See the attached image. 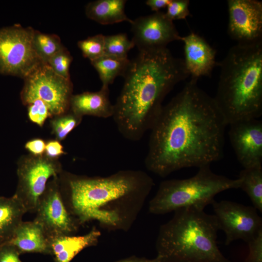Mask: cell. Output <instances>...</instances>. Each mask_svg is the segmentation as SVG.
Returning <instances> with one entry per match:
<instances>
[{"mask_svg": "<svg viewBox=\"0 0 262 262\" xmlns=\"http://www.w3.org/2000/svg\"><path fill=\"white\" fill-rule=\"evenodd\" d=\"M190 79L150 129L146 168L164 178L180 169L211 164L223 154L228 125L213 98Z\"/></svg>", "mask_w": 262, "mask_h": 262, "instance_id": "obj_1", "label": "cell"}, {"mask_svg": "<svg viewBox=\"0 0 262 262\" xmlns=\"http://www.w3.org/2000/svg\"><path fill=\"white\" fill-rule=\"evenodd\" d=\"M61 174V193L70 213L81 225L94 220L108 230H129L154 184L149 175L139 170H120L106 177Z\"/></svg>", "mask_w": 262, "mask_h": 262, "instance_id": "obj_2", "label": "cell"}, {"mask_svg": "<svg viewBox=\"0 0 262 262\" xmlns=\"http://www.w3.org/2000/svg\"><path fill=\"white\" fill-rule=\"evenodd\" d=\"M189 77L183 60L174 57L168 48L139 51L130 60L114 104L112 117L122 136L141 140L159 116L165 97Z\"/></svg>", "mask_w": 262, "mask_h": 262, "instance_id": "obj_3", "label": "cell"}, {"mask_svg": "<svg viewBox=\"0 0 262 262\" xmlns=\"http://www.w3.org/2000/svg\"><path fill=\"white\" fill-rule=\"evenodd\" d=\"M214 101L228 125L262 115V41L236 44L218 64Z\"/></svg>", "mask_w": 262, "mask_h": 262, "instance_id": "obj_4", "label": "cell"}, {"mask_svg": "<svg viewBox=\"0 0 262 262\" xmlns=\"http://www.w3.org/2000/svg\"><path fill=\"white\" fill-rule=\"evenodd\" d=\"M215 215L190 207L174 211L161 226L156 241L157 255L164 262H230L217 246Z\"/></svg>", "mask_w": 262, "mask_h": 262, "instance_id": "obj_5", "label": "cell"}, {"mask_svg": "<svg viewBox=\"0 0 262 262\" xmlns=\"http://www.w3.org/2000/svg\"><path fill=\"white\" fill-rule=\"evenodd\" d=\"M198 168L196 174L191 178L162 181L149 201V212L159 215L190 207L204 210L212 204L215 196L219 193L240 188L241 180L239 178L231 179L215 174L210 165Z\"/></svg>", "mask_w": 262, "mask_h": 262, "instance_id": "obj_6", "label": "cell"}, {"mask_svg": "<svg viewBox=\"0 0 262 262\" xmlns=\"http://www.w3.org/2000/svg\"><path fill=\"white\" fill-rule=\"evenodd\" d=\"M21 100L28 105L34 100H42L48 107L51 117L64 114L70 110L73 84L55 73L44 63L24 79Z\"/></svg>", "mask_w": 262, "mask_h": 262, "instance_id": "obj_7", "label": "cell"}, {"mask_svg": "<svg viewBox=\"0 0 262 262\" xmlns=\"http://www.w3.org/2000/svg\"><path fill=\"white\" fill-rule=\"evenodd\" d=\"M34 29L16 24L0 29V73L24 79L42 64L33 47Z\"/></svg>", "mask_w": 262, "mask_h": 262, "instance_id": "obj_8", "label": "cell"}, {"mask_svg": "<svg viewBox=\"0 0 262 262\" xmlns=\"http://www.w3.org/2000/svg\"><path fill=\"white\" fill-rule=\"evenodd\" d=\"M18 183L15 196L27 212L35 213L39 198L44 192L49 180L59 176L62 166L57 160L32 155L22 158L18 162Z\"/></svg>", "mask_w": 262, "mask_h": 262, "instance_id": "obj_9", "label": "cell"}, {"mask_svg": "<svg viewBox=\"0 0 262 262\" xmlns=\"http://www.w3.org/2000/svg\"><path fill=\"white\" fill-rule=\"evenodd\" d=\"M33 219L40 224L49 238L73 235L78 230V220L68 211L61 193L59 176L52 178L40 196Z\"/></svg>", "mask_w": 262, "mask_h": 262, "instance_id": "obj_10", "label": "cell"}, {"mask_svg": "<svg viewBox=\"0 0 262 262\" xmlns=\"http://www.w3.org/2000/svg\"><path fill=\"white\" fill-rule=\"evenodd\" d=\"M212 205L219 229L226 234V245L239 239L247 243L262 231V219L253 206L215 200Z\"/></svg>", "mask_w": 262, "mask_h": 262, "instance_id": "obj_11", "label": "cell"}, {"mask_svg": "<svg viewBox=\"0 0 262 262\" xmlns=\"http://www.w3.org/2000/svg\"><path fill=\"white\" fill-rule=\"evenodd\" d=\"M228 33L237 44L262 41V2L228 0Z\"/></svg>", "mask_w": 262, "mask_h": 262, "instance_id": "obj_12", "label": "cell"}, {"mask_svg": "<svg viewBox=\"0 0 262 262\" xmlns=\"http://www.w3.org/2000/svg\"><path fill=\"white\" fill-rule=\"evenodd\" d=\"M131 25L132 40L139 51L167 48L174 41H180L173 22L161 11L139 17Z\"/></svg>", "mask_w": 262, "mask_h": 262, "instance_id": "obj_13", "label": "cell"}, {"mask_svg": "<svg viewBox=\"0 0 262 262\" xmlns=\"http://www.w3.org/2000/svg\"><path fill=\"white\" fill-rule=\"evenodd\" d=\"M229 140L244 168L262 166V121L251 119L229 125Z\"/></svg>", "mask_w": 262, "mask_h": 262, "instance_id": "obj_14", "label": "cell"}, {"mask_svg": "<svg viewBox=\"0 0 262 262\" xmlns=\"http://www.w3.org/2000/svg\"><path fill=\"white\" fill-rule=\"evenodd\" d=\"M180 41L184 45V64L190 79L198 81L200 77L209 76L218 64L214 49L195 33L181 36Z\"/></svg>", "mask_w": 262, "mask_h": 262, "instance_id": "obj_15", "label": "cell"}, {"mask_svg": "<svg viewBox=\"0 0 262 262\" xmlns=\"http://www.w3.org/2000/svg\"><path fill=\"white\" fill-rule=\"evenodd\" d=\"M7 243L13 245L20 255L27 253L50 255L49 238L42 225L34 220L22 221Z\"/></svg>", "mask_w": 262, "mask_h": 262, "instance_id": "obj_16", "label": "cell"}, {"mask_svg": "<svg viewBox=\"0 0 262 262\" xmlns=\"http://www.w3.org/2000/svg\"><path fill=\"white\" fill-rule=\"evenodd\" d=\"M101 236L96 227L82 235H61L50 237V255L55 262H70L84 249L97 245Z\"/></svg>", "mask_w": 262, "mask_h": 262, "instance_id": "obj_17", "label": "cell"}, {"mask_svg": "<svg viewBox=\"0 0 262 262\" xmlns=\"http://www.w3.org/2000/svg\"><path fill=\"white\" fill-rule=\"evenodd\" d=\"M69 110L81 117L84 115L103 118L112 117L114 106L110 100L109 88L101 87L98 91L73 95L70 99Z\"/></svg>", "mask_w": 262, "mask_h": 262, "instance_id": "obj_18", "label": "cell"}, {"mask_svg": "<svg viewBox=\"0 0 262 262\" xmlns=\"http://www.w3.org/2000/svg\"><path fill=\"white\" fill-rule=\"evenodd\" d=\"M126 0H97L88 3L85 7L86 16L100 24L111 25L121 22L130 24L133 20L125 12Z\"/></svg>", "mask_w": 262, "mask_h": 262, "instance_id": "obj_19", "label": "cell"}, {"mask_svg": "<svg viewBox=\"0 0 262 262\" xmlns=\"http://www.w3.org/2000/svg\"><path fill=\"white\" fill-rule=\"evenodd\" d=\"M26 213L23 205L15 196H0V244L12 239Z\"/></svg>", "mask_w": 262, "mask_h": 262, "instance_id": "obj_20", "label": "cell"}, {"mask_svg": "<svg viewBox=\"0 0 262 262\" xmlns=\"http://www.w3.org/2000/svg\"><path fill=\"white\" fill-rule=\"evenodd\" d=\"M130 62L128 58L119 59L103 55L90 62L98 73L101 87L109 88L117 76L123 77Z\"/></svg>", "mask_w": 262, "mask_h": 262, "instance_id": "obj_21", "label": "cell"}, {"mask_svg": "<svg viewBox=\"0 0 262 262\" xmlns=\"http://www.w3.org/2000/svg\"><path fill=\"white\" fill-rule=\"evenodd\" d=\"M240 188L250 198L253 206L262 212V166L244 168L239 174Z\"/></svg>", "mask_w": 262, "mask_h": 262, "instance_id": "obj_22", "label": "cell"}, {"mask_svg": "<svg viewBox=\"0 0 262 262\" xmlns=\"http://www.w3.org/2000/svg\"><path fill=\"white\" fill-rule=\"evenodd\" d=\"M32 43L38 57L46 64L51 57L64 47L57 34L46 33L35 29Z\"/></svg>", "mask_w": 262, "mask_h": 262, "instance_id": "obj_23", "label": "cell"}, {"mask_svg": "<svg viewBox=\"0 0 262 262\" xmlns=\"http://www.w3.org/2000/svg\"><path fill=\"white\" fill-rule=\"evenodd\" d=\"M135 47L125 33L105 35L104 54L119 59H128L129 51Z\"/></svg>", "mask_w": 262, "mask_h": 262, "instance_id": "obj_24", "label": "cell"}, {"mask_svg": "<svg viewBox=\"0 0 262 262\" xmlns=\"http://www.w3.org/2000/svg\"><path fill=\"white\" fill-rule=\"evenodd\" d=\"M82 117L77 115L70 110L63 115L53 117L50 121L52 132L56 140L65 139L69 133L81 122Z\"/></svg>", "mask_w": 262, "mask_h": 262, "instance_id": "obj_25", "label": "cell"}, {"mask_svg": "<svg viewBox=\"0 0 262 262\" xmlns=\"http://www.w3.org/2000/svg\"><path fill=\"white\" fill-rule=\"evenodd\" d=\"M104 36L105 35L102 34H98L79 40L77 46L83 56L88 59L91 62L103 56Z\"/></svg>", "mask_w": 262, "mask_h": 262, "instance_id": "obj_26", "label": "cell"}, {"mask_svg": "<svg viewBox=\"0 0 262 262\" xmlns=\"http://www.w3.org/2000/svg\"><path fill=\"white\" fill-rule=\"evenodd\" d=\"M73 57L64 46L47 61V64L59 76L70 79L69 68Z\"/></svg>", "mask_w": 262, "mask_h": 262, "instance_id": "obj_27", "label": "cell"}, {"mask_svg": "<svg viewBox=\"0 0 262 262\" xmlns=\"http://www.w3.org/2000/svg\"><path fill=\"white\" fill-rule=\"evenodd\" d=\"M27 106L29 120L39 127H42L46 119L51 117L48 107L41 100H34Z\"/></svg>", "mask_w": 262, "mask_h": 262, "instance_id": "obj_28", "label": "cell"}, {"mask_svg": "<svg viewBox=\"0 0 262 262\" xmlns=\"http://www.w3.org/2000/svg\"><path fill=\"white\" fill-rule=\"evenodd\" d=\"M189 0H171L167 5L166 17L170 20L185 19L190 15Z\"/></svg>", "mask_w": 262, "mask_h": 262, "instance_id": "obj_29", "label": "cell"}, {"mask_svg": "<svg viewBox=\"0 0 262 262\" xmlns=\"http://www.w3.org/2000/svg\"><path fill=\"white\" fill-rule=\"evenodd\" d=\"M247 244L249 252L244 262H262V231Z\"/></svg>", "mask_w": 262, "mask_h": 262, "instance_id": "obj_30", "label": "cell"}, {"mask_svg": "<svg viewBox=\"0 0 262 262\" xmlns=\"http://www.w3.org/2000/svg\"><path fill=\"white\" fill-rule=\"evenodd\" d=\"M17 249L11 244H0V262H22Z\"/></svg>", "mask_w": 262, "mask_h": 262, "instance_id": "obj_31", "label": "cell"}, {"mask_svg": "<svg viewBox=\"0 0 262 262\" xmlns=\"http://www.w3.org/2000/svg\"><path fill=\"white\" fill-rule=\"evenodd\" d=\"M66 154L64 147L59 141L52 140L46 144L45 155L48 158L57 160V158Z\"/></svg>", "mask_w": 262, "mask_h": 262, "instance_id": "obj_32", "label": "cell"}, {"mask_svg": "<svg viewBox=\"0 0 262 262\" xmlns=\"http://www.w3.org/2000/svg\"><path fill=\"white\" fill-rule=\"evenodd\" d=\"M46 142L41 138H34L27 142L25 148L31 155L39 156L44 155Z\"/></svg>", "mask_w": 262, "mask_h": 262, "instance_id": "obj_33", "label": "cell"}, {"mask_svg": "<svg viewBox=\"0 0 262 262\" xmlns=\"http://www.w3.org/2000/svg\"><path fill=\"white\" fill-rule=\"evenodd\" d=\"M171 0H147L146 4L152 11L155 12L160 11L164 8L166 7Z\"/></svg>", "mask_w": 262, "mask_h": 262, "instance_id": "obj_34", "label": "cell"}, {"mask_svg": "<svg viewBox=\"0 0 262 262\" xmlns=\"http://www.w3.org/2000/svg\"><path fill=\"white\" fill-rule=\"evenodd\" d=\"M114 262H164L162 258L157 256L154 259H147L143 257H138L135 256H131Z\"/></svg>", "mask_w": 262, "mask_h": 262, "instance_id": "obj_35", "label": "cell"}]
</instances>
